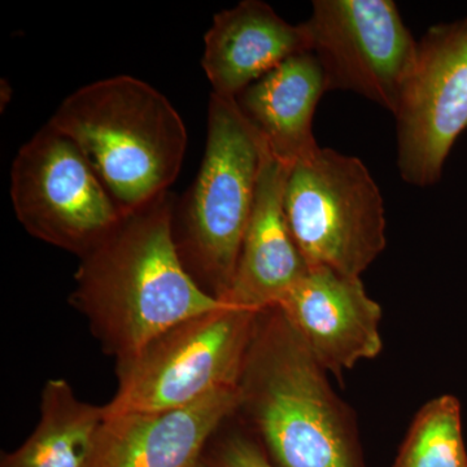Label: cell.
<instances>
[{
  "mask_svg": "<svg viewBox=\"0 0 467 467\" xmlns=\"http://www.w3.org/2000/svg\"><path fill=\"white\" fill-rule=\"evenodd\" d=\"M175 198L162 193L122 218L82 257L69 304L116 361L184 319L223 306L184 269L173 238Z\"/></svg>",
  "mask_w": 467,
  "mask_h": 467,
  "instance_id": "6da1fadb",
  "label": "cell"
},
{
  "mask_svg": "<svg viewBox=\"0 0 467 467\" xmlns=\"http://www.w3.org/2000/svg\"><path fill=\"white\" fill-rule=\"evenodd\" d=\"M279 306L257 313L235 416L278 467H365L358 423Z\"/></svg>",
  "mask_w": 467,
  "mask_h": 467,
  "instance_id": "7a4b0ae2",
  "label": "cell"
},
{
  "mask_svg": "<svg viewBox=\"0 0 467 467\" xmlns=\"http://www.w3.org/2000/svg\"><path fill=\"white\" fill-rule=\"evenodd\" d=\"M47 125L81 150L124 217L168 192L182 168V117L164 94L135 77L78 88Z\"/></svg>",
  "mask_w": 467,
  "mask_h": 467,
  "instance_id": "3957f363",
  "label": "cell"
},
{
  "mask_svg": "<svg viewBox=\"0 0 467 467\" xmlns=\"http://www.w3.org/2000/svg\"><path fill=\"white\" fill-rule=\"evenodd\" d=\"M265 143L235 99L212 92L201 169L173 211L180 259L196 285L223 301L250 223Z\"/></svg>",
  "mask_w": 467,
  "mask_h": 467,
  "instance_id": "277c9868",
  "label": "cell"
},
{
  "mask_svg": "<svg viewBox=\"0 0 467 467\" xmlns=\"http://www.w3.org/2000/svg\"><path fill=\"white\" fill-rule=\"evenodd\" d=\"M257 313L223 304L171 326L116 365L106 416L187 407L238 386Z\"/></svg>",
  "mask_w": 467,
  "mask_h": 467,
  "instance_id": "5b68a950",
  "label": "cell"
},
{
  "mask_svg": "<svg viewBox=\"0 0 467 467\" xmlns=\"http://www.w3.org/2000/svg\"><path fill=\"white\" fill-rule=\"evenodd\" d=\"M285 209L309 267L361 276L386 248L382 193L355 156L321 147L295 164L285 182Z\"/></svg>",
  "mask_w": 467,
  "mask_h": 467,
  "instance_id": "8992f818",
  "label": "cell"
},
{
  "mask_svg": "<svg viewBox=\"0 0 467 467\" xmlns=\"http://www.w3.org/2000/svg\"><path fill=\"white\" fill-rule=\"evenodd\" d=\"M11 198L30 235L79 259L124 218L81 150L48 125L18 150Z\"/></svg>",
  "mask_w": 467,
  "mask_h": 467,
  "instance_id": "52a82bcc",
  "label": "cell"
},
{
  "mask_svg": "<svg viewBox=\"0 0 467 467\" xmlns=\"http://www.w3.org/2000/svg\"><path fill=\"white\" fill-rule=\"evenodd\" d=\"M326 90L352 91L395 115L418 42L392 0H316L304 23Z\"/></svg>",
  "mask_w": 467,
  "mask_h": 467,
  "instance_id": "ba28073f",
  "label": "cell"
},
{
  "mask_svg": "<svg viewBox=\"0 0 467 467\" xmlns=\"http://www.w3.org/2000/svg\"><path fill=\"white\" fill-rule=\"evenodd\" d=\"M393 116L402 180L417 187L438 183L467 130V17L427 29Z\"/></svg>",
  "mask_w": 467,
  "mask_h": 467,
  "instance_id": "9c48e42d",
  "label": "cell"
},
{
  "mask_svg": "<svg viewBox=\"0 0 467 467\" xmlns=\"http://www.w3.org/2000/svg\"><path fill=\"white\" fill-rule=\"evenodd\" d=\"M278 306L319 365L339 379L382 352V308L368 296L361 276L309 267Z\"/></svg>",
  "mask_w": 467,
  "mask_h": 467,
  "instance_id": "30bf717a",
  "label": "cell"
},
{
  "mask_svg": "<svg viewBox=\"0 0 467 467\" xmlns=\"http://www.w3.org/2000/svg\"><path fill=\"white\" fill-rule=\"evenodd\" d=\"M238 400L236 386L183 408L106 416L85 467H192Z\"/></svg>",
  "mask_w": 467,
  "mask_h": 467,
  "instance_id": "8fae6325",
  "label": "cell"
},
{
  "mask_svg": "<svg viewBox=\"0 0 467 467\" xmlns=\"http://www.w3.org/2000/svg\"><path fill=\"white\" fill-rule=\"evenodd\" d=\"M288 171L290 168L276 160L265 144L250 223L232 288L223 300L229 306L254 312L278 306L309 270L285 216Z\"/></svg>",
  "mask_w": 467,
  "mask_h": 467,
  "instance_id": "7c38bea8",
  "label": "cell"
},
{
  "mask_svg": "<svg viewBox=\"0 0 467 467\" xmlns=\"http://www.w3.org/2000/svg\"><path fill=\"white\" fill-rule=\"evenodd\" d=\"M312 52L304 24L292 26L260 0L220 12L204 36L202 66L213 94L235 99L295 55Z\"/></svg>",
  "mask_w": 467,
  "mask_h": 467,
  "instance_id": "4fadbf2b",
  "label": "cell"
},
{
  "mask_svg": "<svg viewBox=\"0 0 467 467\" xmlns=\"http://www.w3.org/2000/svg\"><path fill=\"white\" fill-rule=\"evenodd\" d=\"M326 91L317 57L306 52L261 77L235 101L270 153L292 168L321 149L313 134V117Z\"/></svg>",
  "mask_w": 467,
  "mask_h": 467,
  "instance_id": "5bb4252c",
  "label": "cell"
},
{
  "mask_svg": "<svg viewBox=\"0 0 467 467\" xmlns=\"http://www.w3.org/2000/svg\"><path fill=\"white\" fill-rule=\"evenodd\" d=\"M41 417L21 447L5 454L0 467H85L106 418L66 379H48L42 389Z\"/></svg>",
  "mask_w": 467,
  "mask_h": 467,
  "instance_id": "9a60e30c",
  "label": "cell"
},
{
  "mask_svg": "<svg viewBox=\"0 0 467 467\" xmlns=\"http://www.w3.org/2000/svg\"><path fill=\"white\" fill-rule=\"evenodd\" d=\"M393 467H467L456 396L441 395L423 405L409 427Z\"/></svg>",
  "mask_w": 467,
  "mask_h": 467,
  "instance_id": "2e32d148",
  "label": "cell"
},
{
  "mask_svg": "<svg viewBox=\"0 0 467 467\" xmlns=\"http://www.w3.org/2000/svg\"><path fill=\"white\" fill-rule=\"evenodd\" d=\"M192 467H278L257 436L235 416L209 439Z\"/></svg>",
  "mask_w": 467,
  "mask_h": 467,
  "instance_id": "e0dca14e",
  "label": "cell"
}]
</instances>
